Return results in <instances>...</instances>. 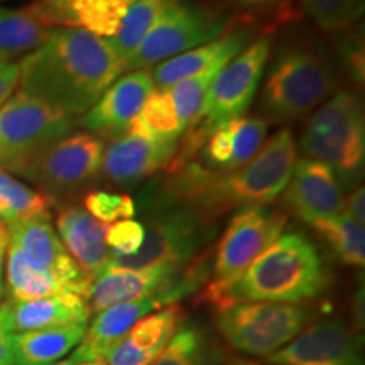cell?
Segmentation results:
<instances>
[{
  "mask_svg": "<svg viewBox=\"0 0 365 365\" xmlns=\"http://www.w3.org/2000/svg\"><path fill=\"white\" fill-rule=\"evenodd\" d=\"M176 149L178 143H164L125 132L110 139L103 149L100 175L120 188L135 186L137 182L168 166Z\"/></svg>",
  "mask_w": 365,
  "mask_h": 365,
  "instance_id": "cell-16",
  "label": "cell"
},
{
  "mask_svg": "<svg viewBox=\"0 0 365 365\" xmlns=\"http://www.w3.org/2000/svg\"><path fill=\"white\" fill-rule=\"evenodd\" d=\"M267 134V122L262 118H244L240 117L237 122L234 134V153H232L228 170H237L249 163L259 149L262 148L264 137Z\"/></svg>",
  "mask_w": 365,
  "mask_h": 365,
  "instance_id": "cell-33",
  "label": "cell"
},
{
  "mask_svg": "<svg viewBox=\"0 0 365 365\" xmlns=\"http://www.w3.org/2000/svg\"><path fill=\"white\" fill-rule=\"evenodd\" d=\"M9 247L21 254V257L38 271L56 274L58 277L78 291L81 298L86 299L91 277L81 271L78 264L73 261L63 245L49 217H39L24 220L7 227Z\"/></svg>",
  "mask_w": 365,
  "mask_h": 365,
  "instance_id": "cell-13",
  "label": "cell"
},
{
  "mask_svg": "<svg viewBox=\"0 0 365 365\" xmlns=\"http://www.w3.org/2000/svg\"><path fill=\"white\" fill-rule=\"evenodd\" d=\"M51 198L39 190L29 188L0 168V223L14 225L31 218L49 217Z\"/></svg>",
  "mask_w": 365,
  "mask_h": 365,
  "instance_id": "cell-28",
  "label": "cell"
},
{
  "mask_svg": "<svg viewBox=\"0 0 365 365\" xmlns=\"http://www.w3.org/2000/svg\"><path fill=\"white\" fill-rule=\"evenodd\" d=\"M0 365H14L12 333L0 322Z\"/></svg>",
  "mask_w": 365,
  "mask_h": 365,
  "instance_id": "cell-39",
  "label": "cell"
},
{
  "mask_svg": "<svg viewBox=\"0 0 365 365\" xmlns=\"http://www.w3.org/2000/svg\"><path fill=\"white\" fill-rule=\"evenodd\" d=\"M19 86V63L0 61V107Z\"/></svg>",
  "mask_w": 365,
  "mask_h": 365,
  "instance_id": "cell-37",
  "label": "cell"
},
{
  "mask_svg": "<svg viewBox=\"0 0 365 365\" xmlns=\"http://www.w3.org/2000/svg\"><path fill=\"white\" fill-rule=\"evenodd\" d=\"M43 2H46V4H58V2H63V0H43ZM125 2H129V4H134L135 0H125Z\"/></svg>",
  "mask_w": 365,
  "mask_h": 365,
  "instance_id": "cell-45",
  "label": "cell"
},
{
  "mask_svg": "<svg viewBox=\"0 0 365 365\" xmlns=\"http://www.w3.org/2000/svg\"><path fill=\"white\" fill-rule=\"evenodd\" d=\"M182 318L185 313L178 303L156 309L140 318L122 341L149 364H153L164 346L170 344L175 333L180 330Z\"/></svg>",
  "mask_w": 365,
  "mask_h": 365,
  "instance_id": "cell-24",
  "label": "cell"
},
{
  "mask_svg": "<svg viewBox=\"0 0 365 365\" xmlns=\"http://www.w3.org/2000/svg\"><path fill=\"white\" fill-rule=\"evenodd\" d=\"M51 29L29 7H0V61L14 63V59L27 56L44 43Z\"/></svg>",
  "mask_w": 365,
  "mask_h": 365,
  "instance_id": "cell-22",
  "label": "cell"
},
{
  "mask_svg": "<svg viewBox=\"0 0 365 365\" xmlns=\"http://www.w3.org/2000/svg\"><path fill=\"white\" fill-rule=\"evenodd\" d=\"M296 163L291 132H276L244 166L232 171H212L200 163L186 161L168 168L166 188L212 222L234 208L272 203L282 195Z\"/></svg>",
  "mask_w": 365,
  "mask_h": 365,
  "instance_id": "cell-2",
  "label": "cell"
},
{
  "mask_svg": "<svg viewBox=\"0 0 365 365\" xmlns=\"http://www.w3.org/2000/svg\"><path fill=\"white\" fill-rule=\"evenodd\" d=\"M287 215L267 205L244 207L232 217L218 242L212 281L207 282L200 299L213 304L228 286L234 284L255 259L279 239Z\"/></svg>",
  "mask_w": 365,
  "mask_h": 365,
  "instance_id": "cell-8",
  "label": "cell"
},
{
  "mask_svg": "<svg viewBox=\"0 0 365 365\" xmlns=\"http://www.w3.org/2000/svg\"><path fill=\"white\" fill-rule=\"evenodd\" d=\"M232 365H259V364L249 362V360H237V362H234Z\"/></svg>",
  "mask_w": 365,
  "mask_h": 365,
  "instance_id": "cell-44",
  "label": "cell"
},
{
  "mask_svg": "<svg viewBox=\"0 0 365 365\" xmlns=\"http://www.w3.org/2000/svg\"><path fill=\"white\" fill-rule=\"evenodd\" d=\"M125 132L164 143H178L185 129L176 115L170 93L166 90H154Z\"/></svg>",
  "mask_w": 365,
  "mask_h": 365,
  "instance_id": "cell-27",
  "label": "cell"
},
{
  "mask_svg": "<svg viewBox=\"0 0 365 365\" xmlns=\"http://www.w3.org/2000/svg\"><path fill=\"white\" fill-rule=\"evenodd\" d=\"M91 309L85 298L75 293L36 299H7L0 304V322L11 333L41 328L86 325Z\"/></svg>",
  "mask_w": 365,
  "mask_h": 365,
  "instance_id": "cell-18",
  "label": "cell"
},
{
  "mask_svg": "<svg viewBox=\"0 0 365 365\" xmlns=\"http://www.w3.org/2000/svg\"><path fill=\"white\" fill-rule=\"evenodd\" d=\"M56 227L68 254L91 279L112 261L110 250L105 244L107 225L91 217L86 210L78 207L65 208L59 212Z\"/></svg>",
  "mask_w": 365,
  "mask_h": 365,
  "instance_id": "cell-20",
  "label": "cell"
},
{
  "mask_svg": "<svg viewBox=\"0 0 365 365\" xmlns=\"http://www.w3.org/2000/svg\"><path fill=\"white\" fill-rule=\"evenodd\" d=\"M144 225L137 220H118L105 228V244L110 250L112 259L132 257L139 252L144 242Z\"/></svg>",
  "mask_w": 365,
  "mask_h": 365,
  "instance_id": "cell-34",
  "label": "cell"
},
{
  "mask_svg": "<svg viewBox=\"0 0 365 365\" xmlns=\"http://www.w3.org/2000/svg\"><path fill=\"white\" fill-rule=\"evenodd\" d=\"M317 234L330 245L333 254L346 266L364 267L365 262V230L345 213L322 218L309 223Z\"/></svg>",
  "mask_w": 365,
  "mask_h": 365,
  "instance_id": "cell-29",
  "label": "cell"
},
{
  "mask_svg": "<svg viewBox=\"0 0 365 365\" xmlns=\"http://www.w3.org/2000/svg\"><path fill=\"white\" fill-rule=\"evenodd\" d=\"M336 88L328 59L312 48H286L274 59L262 91V108L274 122L298 120Z\"/></svg>",
  "mask_w": 365,
  "mask_h": 365,
  "instance_id": "cell-6",
  "label": "cell"
},
{
  "mask_svg": "<svg viewBox=\"0 0 365 365\" xmlns=\"http://www.w3.org/2000/svg\"><path fill=\"white\" fill-rule=\"evenodd\" d=\"M85 208L91 217L102 223L129 220L137 213V205L129 195L110 193L105 190H95L86 195Z\"/></svg>",
  "mask_w": 365,
  "mask_h": 365,
  "instance_id": "cell-32",
  "label": "cell"
},
{
  "mask_svg": "<svg viewBox=\"0 0 365 365\" xmlns=\"http://www.w3.org/2000/svg\"><path fill=\"white\" fill-rule=\"evenodd\" d=\"M303 11L323 31L339 33L349 29L364 14L365 0H299Z\"/></svg>",
  "mask_w": 365,
  "mask_h": 365,
  "instance_id": "cell-31",
  "label": "cell"
},
{
  "mask_svg": "<svg viewBox=\"0 0 365 365\" xmlns=\"http://www.w3.org/2000/svg\"><path fill=\"white\" fill-rule=\"evenodd\" d=\"M78 365H107L103 362V360H91V362H83V364H78Z\"/></svg>",
  "mask_w": 365,
  "mask_h": 365,
  "instance_id": "cell-43",
  "label": "cell"
},
{
  "mask_svg": "<svg viewBox=\"0 0 365 365\" xmlns=\"http://www.w3.org/2000/svg\"><path fill=\"white\" fill-rule=\"evenodd\" d=\"M239 118L225 122L210 134L202 148V166L212 171H227L234 153V134Z\"/></svg>",
  "mask_w": 365,
  "mask_h": 365,
  "instance_id": "cell-35",
  "label": "cell"
},
{
  "mask_svg": "<svg viewBox=\"0 0 365 365\" xmlns=\"http://www.w3.org/2000/svg\"><path fill=\"white\" fill-rule=\"evenodd\" d=\"M340 53H341V61L346 73L350 75L357 85L364 83L365 76V59H364V36L362 31H354L352 34H349L341 41L340 44Z\"/></svg>",
  "mask_w": 365,
  "mask_h": 365,
  "instance_id": "cell-36",
  "label": "cell"
},
{
  "mask_svg": "<svg viewBox=\"0 0 365 365\" xmlns=\"http://www.w3.org/2000/svg\"><path fill=\"white\" fill-rule=\"evenodd\" d=\"M7 244H9V230L6 225L0 223V298L4 293V284H2V272H4V259L7 254Z\"/></svg>",
  "mask_w": 365,
  "mask_h": 365,
  "instance_id": "cell-41",
  "label": "cell"
},
{
  "mask_svg": "<svg viewBox=\"0 0 365 365\" xmlns=\"http://www.w3.org/2000/svg\"><path fill=\"white\" fill-rule=\"evenodd\" d=\"M314 307L286 303H235L217 308V328L232 349L269 357L317 319Z\"/></svg>",
  "mask_w": 365,
  "mask_h": 365,
  "instance_id": "cell-7",
  "label": "cell"
},
{
  "mask_svg": "<svg viewBox=\"0 0 365 365\" xmlns=\"http://www.w3.org/2000/svg\"><path fill=\"white\" fill-rule=\"evenodd\" d=\"M230 26L225 14L193 7L186 2L170 9L124 61L122 75L143 70L222 38Z\"/></svg>",
  "mask_w": 365,
  "mask_h": 365,
  "instance_id": "cell-11",
  "label": "cell"
},
{
  "mask_svg": "<svg viewBox=\"0 0 365 365\" xmlns=\"http://www.w3.org/2000/svg\"><path fill=\"white\" fill-rule=\"evenodd\" d=\"M86 325H66L12 333L14 365H49L80 345Z\"/></svg>",
  "mask_w": 365,
  "mask_h": 365,
  "instance_id": "cell-21",
  "label": "cell"
},
{
  "mask_svg": "<svg viewBox=\"0 0 365 365\" xmlns=\"http://www.w3.org/2000/svg\"><path fill=\"white\" fill-rule=\"evenodd\" d=\"M7 289L11 298L9 299H36L46 296H56L78 291L56 274L38 271L31 267L17 250L7 245ZM80 296V294H78Z\"/></svg>",
  "mask_w": 365,
  "mask_h": 365,
  "instance_id": "cell-25",
  "label": "cell"
},
{
  "mask_svg": "<svg viewBox=\"0 0 365 365\" xmlns=\"http://www.w3.org/2000/svg\"><path fill=\"white\" fill-rule=\"evenodd\" d=\"M299 149L330 166L341 186L354 188L365 168L364 105L354 91H339L309 118Z\"/></svg>",
  "mask_w": 365,
  "mask_h": 365,
  "instance_id": "cell-5",
  "label": "cell"
},
{
  "mask_svg": "<svg viewBox=\"0 0 365 365\" xmlns=\"http://www.w3.org/2000/svg\"><path fill=\"white\" fill-rule=\"evenodd\" d=\"M154 90L156 86L150 76V68L124 73L105 90L98 102L83 113L81 125L108 139L125 134L132 118L139 113Z\"/></svg>",
  "mask_w": 365,
  "mask_h": 365,
  "instance_id": "cell-17",
  "label": "cell"
},
{
  "mask_svg": "<svg viewBox=\"0 0 365 365\" xmlns=\"http://www.w3.org/2000/svg\"><path fill=\"white\" fill-rule=\"evenodd\" d=\"M49 365H78V364L73 362L71 359H66V360H63V362H54V364H49Z\"/></svg>",
  "mask_w": 365,
  "mask_h": 365,
  "instance_id": "cell-42",
  "label": "cell"
},
{
  "mask_svg": "<svg viewBox=\"0 0 365 365\" xmlns=\"http://www.w3.org/2000/svg\"><path fill=\"white\" fill-rule=\"evenodd\" d=\"M282 195L289 212L308 223L344 213V186L331 168L322 161H296Z\"/></svg>",
  "mask_w": 365,
  "mask_h": 365,
  "instance_id": "cell-14",
  "label": "cell"
},
{
  "mask_svg": "<svg viewBox=\"0 0 365 365\" xmlns=\"http://www.w3.org/2000/svg\"><path fill=\"white\" fill-rule=\"evenodd\" d=\"M75 127L76 117L24 91H14L0 107V168L9 171L14 164L71 134Z\"/></svg>",
  "mask_w": 365,
  "mask_h": 365,
  "instance_id": "cell-10",
  "label": "cell"
},
{
  "mask_svg": "<svg viewBox=\"0 0 365 365\" xmlns=\"http://www.w3.org/2000/svg\"><path fill=\"white\" fill-rule=\"evenodd\" d=\"M344 213L354 222L364 225L365 222V190L364 186H355L349 198H345Z\"/></svg>",
  "mask_w": 365,
  "mask_h": 365,
  "instance_id": "cell-38",
  "label": "cell"
},
{
  "mask_svg": "<svg viewBox=\"0 0 365 365\" xmlns=\"http://www.w3.org/2000/svg\"><path fill=\"white\" fill-rule=\"evenodd\" d=\"M182 2L186 0H135L134 4H130L118 33L108 39L113 51L122 61V66L164 14Z\"/></svg>",
  "mask_w": 365,
  "mask_h": 365,
  "instance_id": "cell-26",
  "label": "cell"
},
{
  "mask_svg": "<svg viewBox=\"0 0 365 365\" xmlns=\"http://www.w3.org/2000/svg\"><path fill=\"white\" fill-rule=\"evenodd\" d=\"M225 354L207 328L181 325L150 365H223Z\"/></svg>",
  "mask_w": 365,
  "mask_h": 365,
  "instance_id": "cell-23",
  "label": "cell"
},
{
  "mask_svg": "<svg viewBox=\"0 0 365 365\" xmlns=\"http://www.w3.org/2000/svg\"><path fill=\"white\" fill-rule=\"evenodd\" d=\"M274 365H364L362 339L341 319L312 323L266 357Z\"/></svg>",
  "mask_w": 365,
  "mask_h": 365,
  "instance_id": "cell-12",
  "label": "cell"
},
{
  "mask_svg": "<svg viewBox=\"0 0 365 365\" xmlns=\"http://www.w3.org/2000/svg\"><path fill=\"white\" fill-rule=\"evenodd\" d=\"M328 284L330 274L313 242L299 232H286L218 296L213 307L235 303L301 304L322 296Z\"/></svg>",
  "mask_w": 365,
  "mask_h": 365,
  "instance_id": "cell-3",
  "label": "cell"
},
{
  "mask_svg": "<svg viewBox=\"0 0 365 365\" xmlns=\"http://www.w3.org/2000/svg\"><path fill=\"white\" fill-rule=\"evenodd\" d=\"M120 75L108 39L76 27H53L19 63L21 91L71 117L88 112Z\"/></svg>",
  "mask_w": 365,
  "mask_h": 365,
  "instance_id": "cell-1",
  "label": "cell"
},
{
  "mask_svg": "<svg viewBox=\"0 0 365 365\" xmlns=\"http://www.w3.org/2000/svg\"><path fill=\"white\" fill-rule=\"evenodd\" d=\"M237 7L245 9V11H255V12H266L271 9H276L282 0H230Z\"/></svg>",
  "mask_w": 365,
  "mask_h": 365,
  "instance_id": "cell-40",
  "label": "cell"
},
{
  "mask_svg": "<svg viewBox=\"0 0 365 365\" xmlns=\"http://www.w3.org/2000/svg\"><path fill=\"white\" fill-rule=\"evenodd\" d=\"M139 207L144 213L143 247L132 257L112 259L108 266L182 271L198 257L200 250L215 234V225L190 205L175 198L163 181L145 186L140 193Z\"/></svg>",
  "mask_w": 365,
  "mask_h": 365,
  "instance_id": "cell-4",
  "label": "cell"
},
{
  "mask_svg": "<svg viewBox=\"0 0 365 365\" xmlns=\"http://www.w3.org/2000/svg\"><path fill=\"white\" fill-rule=\"evenodd\" d=\"M103 140L90 132H71L54 140L21 163L9 173L19 175L49 198L71 195L100 175Z\"/></svg>",
  "mask_w": 365,
  "mask_h": 365,
  "instance_id": "cell-9",
  "label": "cell"
},
{
  "mask_svg": "<svg viewBox=\"0 0 365 365\" xmlns=\"http://www.w3.org/2000/svg\"><path fill=\"white\" fill-rule=\"evenodd\" d=\"M178 303L171 293H156L143 298L124 301L102 309L86 328L83 340L71 354L75 364L105 359L118 341L124 340L130 328L145 314Z\"/></svg>",
  "mask_w": 365,
  "mask_h": 365,
  "instance_id": "cell-15",
  "label": "cell"
},
{
  "mask_svg": "<svg viewBox=\"0 0 365 365\" xmlns=\"http://www.w3.org/2000/svg\"><path fill=\"white\" fill-rule=\"evenodd\" d=\"M218 71L220 70H207L198 73V75L178 81L176 85L166 90L170 93L173 103H175L176 115L185 130L202 112L210 86H212L213 78L218 75Z\"/></svg>",
  "mask_w": 365,
  "mask_h": 365,
  "instance_id": "cell-30",
  "label": "cell"
},
{
  "mask_svg": "<svg viewBox=\"0 0 365 365\" xmlns=\"http://www.w3.org/2000/svg\"><path fill=\"white\" fill-rule=\"evenodd\" d=\"M252 34L254 33L250 29L232 31L222 38L159 63L150 68L154 86H158L159 90H168L188 76L198 75L207 70H222L228 61H232L237 54L244 51L252 43Z\"/></svg>",
  "mask_w": 365,
  "mask_h": 365,
  "instance_id": "cell-19",
  "label": "cell"
}]
</instances>
